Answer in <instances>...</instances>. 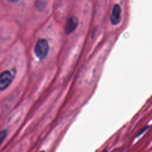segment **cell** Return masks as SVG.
Listing matches in <instances>:
<instances>
[{
	"label": "cell",
	"instance_id": "cell-5",
	"mask_svg": "<svg viewBox=\"0 0 152 152\" xmlns=\"http://www.w3.org/2000/svg\"><path fill=\"white\" fill-rule=\"evenodd\" d=\"M7 135V131L6 129L0 132V145L1 144L2 141L4 140Z\"/></svg>",
	"mask_w": 152,
	"mask_h": 152
},
{
	"label": "cell",
	"instance_id": "cell-2",
	"mask_svg": "<svg viewBox=\"0 0 152 152\" xmlns=\"http://www.w3.org/2000/svg\"><path fill=\"white\" fill-rule=\"evenodd\" d=\"M13 75L10 71H5L0 74V90L7 88L12 83Z\"/></svg>",
	"mask_w": 152,
	"mask_h": 152
},
{
	"label": "cell",
	"instance_id": "cell-3",
	"mask_svg": "<svg viewBox=\"0 0 152 152\" xmlns=\"http://www.w3.org/2000/svg\"><path fill=\"white\" fill-rule=\"evenodd\" d=\"M121 19V8L118 4H115L112 10L110 20L112 25H117Z\"/></svg>",
	"mask_w": 152,
	"mask_h": 152
},
{
	"label": "cell",
	"instance_id": "cell-1",
	"mask_svg": "<svg viewBox=\"0 0 152 152\" xmlns=\"http://www.w3.org/2000/svg\"><path fill=\"white\" fill-rule=\"evenodd\" d=\"M49 49V47L48 41L45 39H40L37 40L34 49V52L39 59H43L47 56Z\"/></svg>",
	"mask_w": 152,
	"mask_h": 152
},
{
	"label": "cell",
	"instance_id": "cell-6",
	"mask_svg": "<svg viewBox=\"0 0 152 152\" xmlns=\"http://www.w3.org/2000/svg\"><path fill=\"white\" fill-rule=\"evenodd\" d=\"M11 2H18L19 0H10Z\"/></svg>",
	"mask_w": 152,
	"mask_h": 152
},
{
	"label": "cell",
	"instance_id": "cell-4",
	"mask_svg": "<svg viewBox=\"0 0 152 152\" xmlns=\"http://www.w3.org/2000/svg\"><path fill=\"white\" fill-rule=\"evenodd\" d=\"M78 24V20L75 17H71L68 19L65 25V33L66 34H70L72 33L77 28Z\"/></svg>",
	"mask_w": 152,
	"mask_h": 152
}]
</instances>
